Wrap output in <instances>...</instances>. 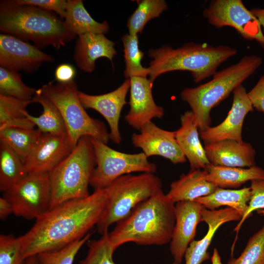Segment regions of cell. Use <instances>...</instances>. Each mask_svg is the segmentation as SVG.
<instances>
[{
  "instance_id": "obj_12",
  "label": "cell",
  "mask_w": 264,
  "mask_h": 264,
  "mask_svg": "<svg viewBox=\"0 0 264 264\" xmlns=\"http://www.w3.org/2000/svg\"><path fill=\"white\" fill-rule=\"evenodd\" d=\"M54 60L52 56L44 52L27 42L10 34H0L1 67L31 73L36 71L43 63Z\"/></svg>"
},
{
  "instance_id": "obj_3",
  "label": "cell",
  "mask_w": 264,
  "mask_h": 264,
  "mask_svg": "<svg viewBox=\"0 0 264 264\" xmlns=\"http://www.w3.org/2000/svg\"><path fill=\"white\" fill-rule=\"evenodd\" d=\"M0 30L38 47L51 46L59 49L76 36L55 13L38 7L19 4L15 0L0 2Z\"/></svg>"
},
{
  "instance_id": "obj_8",
  "label": "cell",
  "mask_w": 264,
  "mask_h": 264,
  "mask_svg": "<svg viewBox=\"0 0 264 264\" xmlns=\"http://www.w3.org/2000/svg\"><path fill=\"white\" fill-rule=\"evenodd\" d=\"M108 202L96 226L102 235L122 220L139 204L162 190L160 179L154 174L122 176L106 188Z\"/></svg>"
},
{
  "instance_id": "obj_44",
  "label": "cell",
  "mask_w": 264,
  "mask_h": 264,
  "mask_svg": "<svg viewBox=\"0 0 264 264\" xmlns=\"http://www.w3.org/2000/svg\"><path fill=\"white\" fill-rule=\"evenodd\" d=\"M22 264H41L38 255H34L26 259Z\"/></svg>"
},
{
  "instance_id": "obj_37",
  "label": "cell",
  "mask_w": 264,
  "mask_h": 264,
  "mask_svg": "<svg viewBox=\"0 0 264 264\" xmlns=\"http://www.w3.org/2000/svg\"><path fill=\"white\" fill-rule=\"evenodd\" d=\"M22 243L21 236L1 234L0 236V264H22Z\"/></svg>"
},
{
  "instance_id": "obj_38",
  "label": "cell",
  "mask_w": 264,
  "mask_h": 264,
  "mask_svg": "<svg viewBox=\"0 0 264 264\" xmlns=\"http://www.w3.org/2000/svg\"><path fill=\"white\" fill-rule=\"evenodd\" d=\"M251 198L245 213L234 229L237 234L242 224L252 212L264 209V180L257 179L251 181Z\"/></svg>"
},
{
  "instance_id": "obj_34",
  "label": "cell",
  "mask_w": 264,
  "mask_h": 264,
  "mask_svg": "<svg viewBox=\"0 0 264 264\" xmlns=\"http://www.w3.org/2000/svg\"><path fill=\"white\" fill-rule=\"evenodd\" d=\"M36 89L26 86L18 71L0 67V94L31 101Z\"/></svg>"
},
{
  "instance_id": "obj_22",
  "label": "cell",
  "mask_w": 264,
  "mask_h": 264,
  "mask_svg": "<svg viewBox=\"0 0 264 264\" xmlns=\"http://www.w3.org/2000/svg\"><path fill=\"white\" fill-rule=\"evenodd\" d=\"M181 126L175 132L177 143L191 169H205L210 164L199 138L198 128L191 110L180 117Z\"/></svg>"
},
{
  "instance_id": "obj_42",
  "label": "cell",
  "mask_w": 264,
  "mask_h": 264,
  "mask_svg": "<svg viewBox=\"0 0 264 264\" xmlns=\"http://www.w3.org/2000/svg\"><path fill=\"white\" fill-rule=\"evenodd\" d=\"M11 213L13 208L10 202L4 197L0 198V219L4 220Z\"/></svg>"
},
{
  "instance_id": "obj_18",
  "label": "cell",
  "mask_w": 264,
  "mask_h": 264,
  "mask_svg": "<svg viewBox=\"0 0 264 264\" xmlns=\"http://www.w3.org/2000/svg\"><path fill=\"white\" fill-rule=\"evenodd\" d=\"M130 110L125 119L132 128L140 130L154 118H161L164 114L163 108L157 105L153 98V83L146 77L130 78Z\"/></svg>"
},
{
  "instance_id": "obj_1",
  "label": "cell",
  "mask_w": 264,
  "mask_h": 264,
  "mask_svg": "<svg viewBox=\"0 0 264 264\" xmlns=\"http://www.w3.org/2000/svg\"><path fill=\"white\" fill-rule=\"evenodd\" d=\"M108 202L106 189H99L86 198L70 200L49 210L21 236L23 259L59 250L83 238L97 225Z\"/></svg>"
},
{
  "instance_id": "obj_30",
  "label": "cell",
  "mask_w": 264,
  "mask_h": 264,
  "mask_svg": "<svg viewBox=\"0 0 264 264\" xmlns=\"http://www.w3.org/2000/svg\"><path fill=\"white\" fill-rule=\"evenodd\" d=\"M44 133L35 128H6L0 130V141L11 147L24 163Z\"/></svg>"
},
{
  "instance_id": "obj_9",
  "label": "cell",
  "mask_w": 264,
  "mask_h": 264,
  "mask_svg": "<svg viewBox=\"0 0 264 264\" xmlns=\"http://www.w3.org/2000/svg\"><path fill=\"white\" fill-rule=\"evenodd\" d=\"M96 166L90 185L95 189H104L118 177L132 173L154 174L156 165L141 152L130 154L115 150L107 144L92 138Z\"/></svg>"
},
{
  "instance_id": "obj_11",
  "label": "cell",
  "mask_w": 264,
  "mask_h": 264,
  "mask_svg": "<svg viewBox=\"0 0 264 264\" xmlns=\"http://www.w3.org/2000/svg\"><path fill=\"white\" fill-rule=\"evenodd\" d=\"M203 15L215 27H232L243 38L255 40L264 49V35L260 22L241 0H212Z\"/></svg>"
},
{
  "instance_id": "obj_31",
  "label": "cell",
  "mask_w": 264,
  "mask_h": 264,
  "mask_svg": "<svg viewBox=\"0 0 264 264\" xmlns=\"http://www.w3.org/2000/svg\"><path fill=\"white\" fill-rule=\"evenodd\" d=\"M168 9L164 0H142L127 21V27L129 34L138 35L150 20L156 18Z\"/></svg>"
},
{
  "instance_id": "obj_16",
  "label": "cell",
  "mask_w": 264,
  "mask_h": 264,
  "mask_svg": "<svg viewBox=\"0 0 264 264\" xmlns=\"http://www.w3.org/2000/svg\"><path fill=\"white\" fill-rule=\"evenodd\" d=\"M130 85L129 78L118 88L105 94L90 95L78 92L79 99L84 107L95 110L106 119L110 129V139L116 144H120L122 140L119 121L123 107L128 104L126 98Z\"/></svg>"
},
{
  "instance_id": "obj_39",
  "label": "cell",
  "mask_w": 264,
  "mask_h": 264,
  "mask_svg": "<svg viewBox=\"0 0 264 264\" xmlns=\"http://www.w3.org/2000/svg\"><path fill=\"white\" fill-rule=\"evenodd\" d=\"M19 4L32 5L55 13L64 20L67 0H15Z\"/></svg>"
},
{
  "instance_id": "obj_2",
  "label": "cell",
  "mask_w": 264,
  "mask_h": 264,
  "mask_svg": "<svg viewBox=\"0 0 264 264\" xmlns=\"http://www.w3.org/2000/svg\"><path fill=\"white\" fill-rule=\"evenodd\" d=\"M175 203L162 190L137 205L108 233L114 250L127 242L139 245L170 242L175 223Z\"/></svg>"
},
{
  "instance_id": "obj_19",
  "label": "cell",
  "mask_w": 264,
  "mask_h": 264,
  "mask_svg": "<svg viewBox=\"0 0 264 264\" xmlns=\"http://www.w3.org/2000/svg\"><path fill=\"white\" fill-rule=\"evenodd\" d=\"M202 221L208 225L206 235L200 240L192 242L185 254V264H201L209 258L208 247L217 229L223 223L240 220L242 216L235 210L227 207L219 210H209L203 208L201 212Z\"/></svg>"
},
{
  "instance_id": "obj_5",
  "label": "cell",
  "mask_w": 264,
  "mask_h": 264,
  "mask_svg": "<svg viewBox=\"0 0 264 264\" xmlns=\"http://www.w3.org/2000/svg\"><path fill=\"white\" fill-rule=\"evenodd\" d=\"M262 62L260 56H245L236 64L217 72L210 81L181 92V98L190 107L199 132L210 127L211 110L254 74Z\"/></svg>"
},
{
  "instance_id": "obj_25",
  "label": "cell",
  "mask_w": 264,
  "mask_h": 264,
  "mask_svg": "<svg viewBox=\"0 0 264 264\" xmlns=\"http://www.w3.org/2000/svg\"><path fill=\"white\" fill-rule=\"evenodd\" d=\"M64 21L68 30L75 36L87 33L104 34L109 30L107 22H99L90 16L82 0H67Z\"/></svg>"
},
{
  "instance_id": "obj_27",
  "label": "cell",
  "mask_w": 264,
  "mask_h": 264,
  "mask_svg": "<svg viewBox=\"0 0 264 264\" xmlns=\"http://www.w3.org/2000/svg\"><path fill=\"white\" fill-rule=\"evenodd\" d=\"M32 100L23 101L0 94V130L6 128L34 129V124L27 117L26 108Z\"/></svg>"
},
{
  "instance_id": "obj_36",
  "label": "cell",
  "mask_w": 264,
  "mask_h": 264,
  "mask_svg": "<svg viewBox=\"0 0 264 264\" xmlns=\"http://www.w3.org/2000/svg\"><path fill=\"white\" fill-rule=\"evenodd\" d=\"M91 234L88 233L83 238L59 250L39 254L37 255L41 264H73L78 252L89 240Z\"/></svg>"
},
{
  "instance_id": "obj_10",
  "label": "cell",
  "mask_w": 264,
  "mask_h": 264,
  "mask_svg": "<svg viewBox=\"0 0 264 264\" xmlns=\"http://www.w3.org/2000/svg\"><path fill=\"white\" fill-rule=\"evenodd\" d=\"M13 213L27 220H37L49 210L51 186L48 173H28L3 193Z\"/></svg>"
},
{
  "instance_id": "obj_4",
  "label": "cell",
  "mask_w": 264,
  "mask_h": 264,
  "mask_svg": "<svg viewBox=\"0 0 264 264\" xmlns=\"http://www.w3.org/2000/svg\"><path fill=\"white\" fill-rule=\"evenodd\" d=\"M237 50L227 45L215 46L207 43L189 42L174 48L163 45L150 49L148 54L149 79L153 82L161 75L176 71H188L196 83L213 76L221 64L235 55Z\"/></svg>"
},
{
  "instance_id": "obj_45",
  "label": "cell",
  "mask_w": 264,
  "mask_h": 264,
  "mask_svg": "<svg viewBox=\"0 0 264 264\" xmlns=\"http://www.w3.org/2000/svg\"><path fill=\"white\" fill-rule=\"evenodd\" d=\"M172 264H178L174 262Z\"/></svg>"
},
{
  "instance_id": "obj_21",
  "label": "cell",
  "mask_w": 264,
  "mask_h": 264,
  "mask_svg": "<svg viewBox=\"0 0 264 264\" xmlns=\"http://www.w3.org/2000/svg\"><path fill=\"white\" fill-rule=\"evenodd\" d=\"M115 43L104 34L87 33L78 36L74 47L73 58L78 67L87 73L93 71L95 62L106 58L111 63L117 51Z\"/></svg>"
},
{
  "instance_id": "obj_15",
  "label": "cell",
  "mask_w": 264,
  "mask_h": 264,
  "mask_svg": "<svg viewBox=\"0 0 264 264\" xmlns=\"http://www.w3.org/2000/svg\"><path fill=\"white\" fill-rule=\"evenodd\" d=\"M204 207L194 200L175 203V223L170 242V251L174 262L180 264L190 243L194 240L198 224L202 221Z\"/></svg>"
},
{
  "instance_id": "obj_26",
  "label": "cell",
  "mask_w": 264,
  "mask_h": 264,
  "mask_svg": "<svg viewBox=\"0 0 264 264\" xmlns=\"http://www.w3.org/2000/svg\"><path fill=\"white\" fill-rule=\"evenodd\" d=\"M250 198V187L238 190L218 187L211 194L198 198L194 201L211 210H215L221 206H227L235 210L242 217L248 208Z\"/></svg>"
},
{
  "instance_id": "obj_32",
  "label": "cell",
  "mask_w": 264,
  "mask_h": 264,
  "mask_svg": "<svg viewBox=\"0 0 264 264\" xmlns=\"http://www.w3.org/2000/svg\"><path fill=\"white\" fill-rule=\"evenodd\" d=\"M124 47V57L125 69L124 75L126 79L132 77L147 78L149 75L148 67H143L141 60L144 57V53L140 49L138 35L129 33L121 37Z\"/></svg>"
},
{
  "instance_id": "obj_14",
  "label": "cell",
  "mask_w": 264,
  "mask_h": 264,
  "mask_svg": "<svg viewBox=\"0 0 264 264\" xmlns=\"http://www.w3.org/2000/svg\"><path fill=\"white\" fill-rule=\"evenodd\" d=\"M232 107L225 119L218 125L199 132L204 144L224 140L242 142V129L247 114L253 107L244 87L240 85L233 91Z\"/></svg>"
},
{
  "instance_id": "obj_41",
  "label": "cell",
  "mask_w": 264,
  "mask_h": 264,
  "mask_svg": "<svg viewBox=\"0 0 264 264\" xmlns=\"http://www.w3.org/2000/svg\"><path fill=\"white\" fill-rule=\"evenodd\" d=\"M55 78L58 83H68L72 80L76 75V70L70 64L64 63L59 65L55 71Z\"/></svg>"
},
{
  "instance_id": "obj_35",
  "label": "cell",
  "mask_w": 264,
  "mask_h": 264,
  "mask_svg": "<svg viewBox=\"0 0 264 264\" xmlns=\"http://www.w3.org/2000/svg\"><path fill=\"white\" fill-rule=\"evenodd\" d=\"M108 233L99 239L89 240L87 242V255L79 264H116L113 260L115 250L109 241Z\"/></svg>"
},
{
  "instance_id": "obj_20",
  "label": "cell",
  "mask_w": 264,
  "mask_h": 264,
  "mask_svg": "<svg viewBox=\"0 0 264 264\" xmlns=\"http://www.w3.org/2000/svg\"><path fill=\"white\" fill-rule=\"evenodd\" d=\"M204 150L210 163L230 167H251L255 166V150L243 141L224 140L205 144Z\"/></svg>"
},
{
  "instance_id": "obj_13",
  "label": "cell",
  "mask_w": 264,
  "mask_h": 264,
  "mask_svg": "<svg viewBox=\"0 0 264 264\" xmlns=\"http://www.w3.org/2000/svg\"><path fill=\"white\" fill-rule=\"evenodd\" d=\"M139 131V133L132 134V142L135 147L140 148L148 158L160 156L169 159L174 164L186 162L187 159L177 143L175 131L162 129L152 121Z\"/></svg>"
},
{
  "instance_id": "obj_43",
  "label": "cell",
  "mask_w": 264,
  "mask_h": 264,
  "mask_svg": "<svg viewBox=\"0 0 264 264\" xmlns=\"http://www.w3.org/2000/svg\"><path fill=\"white\" fill-rule=\"evenodd\" d=\"M252 14L258 20L264 31V9L253 8L250 10Z\"/></svg>"
},
{
  "instance_id": "obj_7",
  "label": "cell",
  "mask_w": 264,
  "mask_h": 264,
  "mask_svg": "<svg viewBox=\"0 0 264 264\" xmlns=\"http://www.w3.org/2000/svg\"><path fill=\"white\" fill-rule=\"evenodd\" d=\"M40 89L58 109L73 148L84 136L107 144L110 140V132L102 121L88 114L80 101L77 85L74 80L55 84L51 82L43 85Z\"/></svg>"
},
{
  "instance_id": "obj_28",
  "label": "cell",
  "mask_w": 264,
  "mask_h": 264,
  "mask_svg": "<svg viewBox=\"0 0 264 264\" xmlns=\"http://www.w3.org/2000/svg\"><path fill=\"white\" fill-rule=\"evenodd\" d=\"M33 103L40 104L43 108L42 113L35 117L29 113L27 117L34 124L38 129L44 133H67L62 117L54 104L41 91L37 89L32 98Z\"/></svg>"
},
{
  "instance_id": "obj_40",
  "label": "cell",
  "mask_w": 264,
  "mask_h": 264,
  "mask_svg": "<svg viewBox=\"0 0 264 264\" xmlns=\"http://www.w3.org/2000/svg\"><path fill=\"white\" fill-rule=\"evenodd\" d=\"M247 94L253 108L264 113V75Z\"/></svg>"
},
{
  "instance_id": "obj_29",
  "label": "cell",
  "mask_w": 264,
  "mask_h": 264,
  "mask_svg": "<svg viewBox=\"0 0 264 264\" xmlns=\"http://www.w3.org/2000/svg\"><path fill=\"white\" fill-rule=\"evenodd\" d=\"M27 174L19 156L7 144L0 141V191H7Z\"/></svg>"
},
{
  "instance_id": "obj_6",
  "label": "cell",
  "mask_w": 264,
  "mask_h": 264,
  "mask_svg": "<svg viewBox=\"0 0 264 264\" xmlns=\"http://www.w3.org/2000/svg\"><path fill=\"white\" fill-rule=\"evenodd\" d=\"M96 166L91 137L83 136L71 153L48 173L49 210L66 201L88 196V185Z\"/></svg>"
},
{
  "instance_id": "obj_17",
  "label": "cell",
  "mask_w": 264,
  "mask_h": 264,
  "mask_svg": "<svg viewBox=\"0 0 264 264\" xmlns=\"http://www.w3.org/2000/svg\"><path fill=\"white\" fill-rule=\"evenodd\" d=\"M67 133H44L24 162L28 173H49L72 151Z\"/></svg>"
},
{
  "instance_id": "obj_33",
  "label": "cell",
  "mask_w": 264,
  "mask_h": 264,
  "mask_svg": "<svg viewBox=\"0 0 264 264\" xmlns=\"http://www.w3.org/2000/svg\"><path fill=\"white\" fill-rule=\"evenodd\" d=\"M212 261V264H222L216 249ZM226 264H264V225L249 239L241 255Z\"/></svg>"
},
{
  "instance_id": "obj_23",
  "label": "cell",
  "mask_w": 264,
  "mask_h": 264,
  "mask_svg": "<svg viewBox=\"0 0 264 264\" xmlns=\"http://www.w3.org/2000/svg\"><path fill=\"white\" fill-rule=\"evenodd\" d=\"M205 169H191L186 174L173 182L168 193V198L174 203L186 200H194L214 192L218 188L209 182Z\"/></svg>"
},
{
  "instance_id": "obj_24",
  "label": "cell",
  "mask_w": 264,
  "mask_h": 264,
  "mask_svg": "<svg viewBox=\"0 0 264 264\" xmlns=\"http://www.w3.org/2000/svg\"><path fill=\"white\" fill-rule=\"evenodd\" d=\"M207 180L218 187L236 188L248 181L264 180V169L255 165L247 168L207 165Z\"/></svg>"
}]
</instances>
